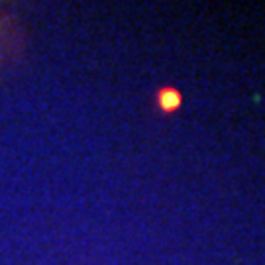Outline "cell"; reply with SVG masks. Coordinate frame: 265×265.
Listing matches in <instances>:
<instances>
[{"label":"cell","instance_id":"obj_1","mask_svg":"<svg viewBox=\"0 0 265 265\" xmlns=\"http://www.w3.org/2000/svg\"><path fill=\"white\" fill-rule=\"evenodd\" d=\"M155 102H157V108H159L163 114H173L181 108V104H183V94H181V90L175 87H163L157 90Z\"/></svg>","mask_w":265,"mask_h":265}]
</instances>
